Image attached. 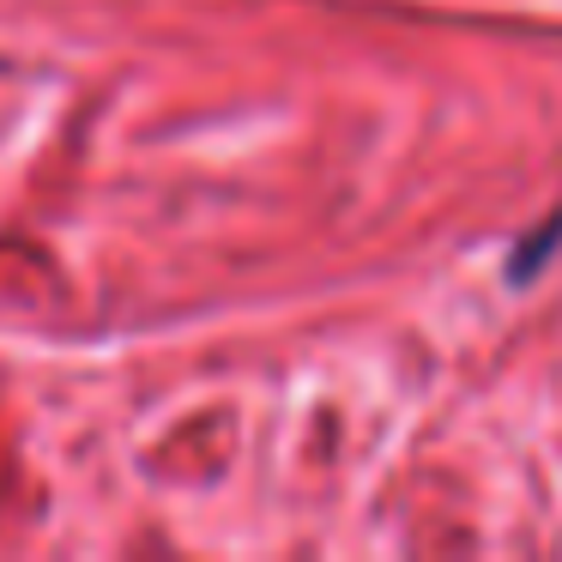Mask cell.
<instances>
[{"label":"cell","instance_id":"obj_1","mask_svg":"<svg viewBox=\"0 0 562 562\" xmlns=\"http://www.w3.org/2000/svg\"><path fill=\"white\" fill-rule=\"evenodd\" d=\"M557 236H562V218H550V224H544V231H538L526 248H514V260H508V279H532V267L550 255V248H557Z\"/></svg>","mask_w":562,"mask_h":562}]
</instances>
